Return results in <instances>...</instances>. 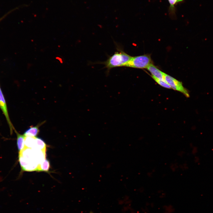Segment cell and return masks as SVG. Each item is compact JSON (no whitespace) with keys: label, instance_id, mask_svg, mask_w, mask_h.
Wrapping results in <instances>:
<instances>
[{"label":"cell","instance_id":"5b68a950","mask_svg":"<svg viewBox=\"0 0 213 213\" xmlns=\"http://www.w3.org/2000/svg\"><path fill=\"white\" fill-rule=\"evenodd\" d=\"M45 122L39 123L35 126H30L24 132V135L25 136L36 137L39 132V127Z\"/></svg>","mask_w":213,"mask_h":213},{"label":"cell","instance_id":"ac0fdd59","mask_svg":"<svg viewBox=\"0 0 213 213\" xmlns=\"http://www.w3.org/2000/svg\"><path fill=\"white\" fill-rule=\"evenodd\" d=\"M154 204L153 203H150V205L149 206L151 207V208H153L154 207Z\"/></svg>","mask_w":213,"mask_h":213},{"label":"cell","instance_id":"e0dca14e","mask_svg":"<svg viewBox=\"0 0 213 213\" xmlns=\"http://www.w3.org/2000/svg\"><path fill=\"white\" fill-rule=\"evenodd\" d=\"M183 152V151H180L178 153V155L180 156H182L184 154Z\"/></svg>","mask_w":213,"mask_h":213},{"label":"cell","instance_id":"9c48e42d","mask_svg":"<svg viewBox=\"0 0 213 213\" xmlns=\"http://www.w3.org/2000/svg\"><path fill=\"white\" fill-rule=\"evenodd\" d=\"M50 166L49 161L45 159L38 164L36 171L48 172Z\"/></svg>","mask_w":213,"mask_h":213},{"label":"cell","instance_id":"4fadbf2b","mask_svg":"<svg viewBox=\"0 0 213 213\" xmlns=\"http://www.w3.org/2000/svg\"><path fill=\"white\" fill-rule=\"evenodd\" d=\"M151 76L153 79L161 86L165 88H171L170 85L165 81L159 79L152 75Z\"/></svg>","mask_w":213,"mask_h":213},{"label":"cell","instance_id":"30bf717a","mask_svg":"<svg viewBox=\"0 0 213 213\" xmlns=\"http://www.w3.org/2000/svg\"><path fill=\"white\" fill-rule=\"evenodd\" d=\"M34 146L37 149L45 152L46 144L44 141L41 138L38 137H35Z\"/></svg>","mask_w":213,"mask_h":213},{"label":"cell","instance_id":"8fae6325","mask_svg":"<svg viewBox=\"0 0 213 213\" xmlns=\"http://www.w3.org/2000/svg\"><path fill=\"white\" fill-rule=\"evenodd\" d=\"M35 137H25V147L31 148L34 146Z\"/></svg>","mask_w":213,"mask_h":213},{"label":"cell","instance_id":"7a4b0ae2","mask_svg":"<svg viewBox=\"0 0 213 213\" xmlns=\"http://www.w3.org/2000/svg\"><path fill=\"white\" fill-rule=\"evenodd\" d=\"M151 64L152 62L150 55L144 54L132 57L125 67L138 69L147 68Z\"/></svg>","mask_w":213,"mask_h":213},{"label":"cell","instance_id":"52a82bcc","mask_svg":"<svg viewBox=\"0 0 213 213\" xmlns=\"http://www.w3.org/2000/svg\"><path fill=\"white\" fill-rule=\"evenodd\" d=\"M185 0H168L170 4L168 9V13L171 17H175V6L178 4L183 2Z\"/></svg>","mask_w":213,"mask_h":213},{"label":"cell","instance_id":"ffe728a7","mask_svg":"<svg viewBox=\"0 0 213 213\" xmlns=\"http://www.w3.org/2000/svg\"><path fill=\"white\" fill-rule=\"evenodd\" d=\"M7 15V14L5 15H4V16L2 17H1V18H0V22L3 20V19H4L5 17Z\"/></svg>","mask_w":213,"mask_h":213},{"label":"cell","instance_id":"277c9868","mask_svg":"<svg viewBox=\"0 0 213 213\" xmlns=\"http://www.w3.org/2000/svg\"><path fill=\"white\" fill-rule=\"evenodd\" d=\"M0 108L5 116L8 124L11 134L15 129L10 120L5 99L0 87Z\"/></svg>","mask_w":213,"mask_h":213},{"label":"cell","instance_id":"9a60e30c","mask_svg":"<svg viewBox=\"0 0 213 213\" xmlns=\"http://www.w3.org/2000/svg\"><path fill=\"white\" fill-rule=\"evenodd\" d=\"M143 209V212L144 213H149V210L148 206L145 205Z\"/></svg>","mask_w":213,"mask_h":213},{"label":"cell","instance_id":"5bb4252c","mask_svg":"<svg viewBox=\"0 0 213 213\" xmlns=\"http://www.w3.org/2000/svg\"><path fill=\"white\" fill-rule=\"evenodd\" d=\"M179 167V166L178 165V164L176 163H172L170 165V168L173 172L175 171Z\"/></svg>","mask_w":213,"mask_h":213},{"label":"cell","instance_id":"d6986e66","mask_svg":"<svg viewBox=\"0 0 213 213\" xmlns=\"http://www.w3.org/2000/svg\"><path fill=\"white\" fill-rule=\"evenodd\" d=\"M152 172H149L147 173V175L149 177H151L152 175Z\"/></svg>","mask_w":213,"mask_h":213},{"label":"cell","instance_id":"44dd1931","mask_svg":"<svg viewBox=\"0 0 213 213\" xmlns=\"http://www.w3.org/2000/svg\"><path fill=\"white\" fill-rule=\"evenodd\" d=\"M90 213H93V212H90Z\"/></svg>","mask_w":213,"mask_h":213},{"label":"cell","instance_id":"2e32d148","mask_svg":"<svg viewBox=\"0 0 213 213\" xmlns=\"http://www.w3.org/2000/svg\"><path fill=\"white\" fill-rule=\"evenodd\" d=\"M166 196V194L165 193L162 192L160 193L159 197L161 199H164Z\"/></svg>","mask_w":213,"mask_h":213},{"label":"cell","instance_id":"ba28073f","mask_svg":"<svg viewBox=\"0 0 213 213\" xmlns=\"http://www.w3.org/2000/svg\"><path fill=\"white\" fill-rule=\"evenodd\" d=\"M17 136V146L19 152H21L25 148V136L19 133L15 129L14 130Z\"/></svg>","mask_w":213,"mask_h":213},{"label":"cell","instance_id":"3957f363","mask_svg":"<svg viewBox=\"0 0 213 213\" xmlns=\"http://www.w3.org/2000/svg\"><path fill=\"white\" fill-rule=\"evenodd\" d=\"M163 78L164 80L170 85L171 88L182 93L187 97H189L188 92L184 87L181 82L164 72Z\"/></svg>","mask_w":213,"mask_h":213},{"label":"cell","instance_id":"6da1fadb","mask_svg":"<svg viewBox=\"0 0 213 213\" xmlns=\"http://www.w3.org/2000/svg\"><path fill=\"white\" fill-rule=\"evenodd\" d=\"M132 57L123 50L118 49L113 54L109 57L106 61L102 63L109 71L114 68L125 67Z\"/></svg>","mask_w":213,"mask_h":213},{"label":"cell","instance_id":"7c38bea8","mask_svg":"<svg viewBox=\"0 0 213 213\" xmlns=\"http://www.w3.org/2000/svg\"><path fill=\"white\" fill-rule=\"evenodd\" d=\"M163 213H174L175 211L174 206L171 204H165L162 206Z\"/></svg>","mask_w":213,"mask_h":213},{"label":"cell","instance_id":"8992f818","mask_svg":"<svg viewBox=\"0 0 213 213\" xmlns=\"http://www.w3.org/2000/svg\"><path fill=\"white\" fill-rule=\"evenodd\" d=\"M146 69L151 73V75L159 79L165 81L163 78V72L158 69L153 64L150 65Z\"/></svg>","mask_w":213,"mask_h":213}]
</instances>
